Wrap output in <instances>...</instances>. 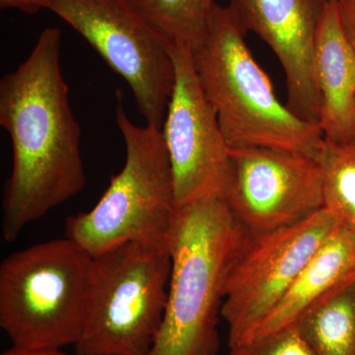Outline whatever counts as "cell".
<instances>
[{
    "label": "cell",
    "mask_w": 355,
    "mask_h": 355,
    "mask_svg": "<svg viewBox=\"0 0 355 355\" xmlns=\"http://www.w3.org/2000/svg\"><path fill=\"white\" fill-rule=\"evenodd\" d=\"M169 241L123 243L93 257L78 355H148L162 324Z\"/></svg>",
    "instance_id": "4"
},
{
    "label": "cell",
    "mask_w": 355,
    "mask_h": 355,
    "mask_svg": "<svg viewBox=\"0 0 355 355\" xmlns=\"http://www.w3.org/2000/svg\"><path fill=\"white\" fill-rule=\"evenodd\" d=\"M354 282L355 230L340 223L308 261L286 295L241 342L292 328Z\"/></svg>",
    "instance_id": "12"
},
{
    "label": "cell",
    "mask_w": 355,
    "mask_h": 355,
    "mask_svg": "<svg viewBox=\"0 0 355 355\" xmlns=\"http://www.w3.org/2000/svg\"><path fill=\"white\" fill-rule=\"evenodd\" d=\"M48 0H0V7L2 9H18L22 12L34 14L41 9H46Z\"/></svg>",
    "instance_id": "19"
},
{
    "label": "cell",
    "mask_w": 355,
    "mask_h": 355,
    "mask_svg": "<svg viewBox=\"0 0 355 355\" xmlns=\"http://www.w3.org/2000/svg\"><path fill=\"white\" fill-rule=\"evenodd\" d=\"M248 231L223 198L178 207L162 324L148 355H217L229 268Z\"/></svg>",
    "instance_id": "2"
},
{
    "label": "cell",
    "mask_w": 355,
    "mask_h": 355,
    "mask_svg": "<svg viewBox=\"0 0 355 355\" xmlns=\"http://www.w3.org/2000/svg\"><path fill=\"white\" fill-rule=\"evenodd\" d=\"M175 83L161 132L171 164L177 207L223 198L229 146L200 85L190 49L172 44Z\"/></svg>",
    "instance_id": "10"
},
{
    "label": "cell",
    "mask_w": 355,
    "mask_h": 355,
    "mask_svg": "<svg viewBox=\"0 0 355 355\" xmlns=\"http://www.w3.org/2000/svg\"><path fill=\"white\" fill-rule=\"evenodd\" d=\"M294 327L314 355H355V282Z\"/></svg>",
    "instance_id": "14"
},
{
    "label": "cell",
    "mask_w": 355,
    "mask_h": 355,
    "mask_svg": "<svg viewBox=\"0 0 355 355\" xmlns=\"http://www.w3.org/2000/svg\"><path fill=\"white\" fill-rule=\"evenodd\" d=\"M116 121L125 140V166L97 205L69 217L65 237L90 256L130 241H169L177 214L174 181L161 130L139 127L123 104Z\"/></svg>",
    "instance_id": "6"
},
{
    "label": "cell",
    "mask_w": 355,
    "mask_h": 355,
    "mask_svg": "<svg viewBox=\"0 0 355 355\" xmlns=\"http://www.w3.org/2000/svg\"><path fill=\"white\" fill-rule=\"evenodd\" d=\"M172 44L193 50L205 38L216 0H125Z\"/></svg>",
    "instance_id": "15"
},
{
    "label": "cell",
    "mask_w": 355,
    "mask_h": 355,
    "mask_svg": "<svg viewBox=\"0 0 355 355\" xmlns=\"http://www.w3.org/2000/svg\"><path fill=\"white\" fill-rule=\"evenodd\" d=\"M1 355H78L65 354L62 349H23L11 347Z\"/></svg>",
    "instance_id": "20"
},
{
    "label": "cell",
    "mask_w": 355,
    "mask_h": 355,
    "mask_svg": "<svg viewBox=\"0 0 355 355\" xmlns=\"http://www.w3.org/2000/svg\"><path fill=\"white\" fill-rule=\"evenodd\" d=\"M319 127L324 141L355 139V53L343 31L336 0H328L318 27L314 55Z\"/></svg>",
    "instance_id": "13"
},
{
    "label": "cell",
    "mask_w": 355,
    "mask_h": 355,
    "mask_svg": "<svg viewBox=\"0 0 355 355\" xmlns=\"http://www.w3.org/2000/svg\"><path fill=\"white\" fill-rule=\"evenodd\" d=\"M326 142L323 169L324 207L355 230V139Z\"/></svg>",
    "instance_id": "16"
},
{
    "label": "cell",
    "mask_w": 355,
    "mask_h": 355,
    "mask_svg": "<svg viewBox=\"0 0 355 355\" xmlns=\"http://www.w3.org/2000/svg\"><path fill=\"white\" fill-rule=\"evenodd\" d=\"M345 36L355 53V0H336Z\"/></svg>",
    "instance_id": "18"
},
{
    "label": "cell",
    "mask_w": 355,
    "mask_h": 355,
    "mask_svg": "<svg viewBox=\"0 0 355 355\" xmlns=\"http://www.w3.org/2000/svg\"><path fill=\"white\" fill-rule=\"evenodd\" d=\"M340 224L323 207L291 225L248 232L224 287L221 317L228 324L229 345L245 340L265 319Z\"/></svg>",
    "instance_id": "8"
},
{
    "label": "cell",
    "mask_w": 355,
    "mask_h": 355,
    "mask_svg": "<svg viewBox=\"0 0 355 355\" xmlns=\"http://www.w3.org/2000/svg\"><path fill=\"white\" fill-rule=\"evenodd\" d=\"M228 8L245 31L254 32L279 58L286 77L287 108L319 125V90L315 44L328 0H228Z\"/></svg>",
    "instance_id": "11"
},
{
    "label": "cell",
    "mask_w": 355,
    "mask_h": 355,
    "mask_svg": "<svg viewBox=\"0 0 355 355\" xmlns=\"http://www.w3.org/2000/svg\"><path fill=\"white\" fill-rule=\"evenodd\" d=\"M132 89L146 125L161 130L175 83L172 43L125 0H48Z\"/></svg>",
    "instance_id": "7"
},
{
    "label": "cell",
    "mask_w": 355,
    "mask_h": 355,
    "mask_svg": "<svg viewBox=\"0 0 355 355\" xmlns=\"http://www.w3.org/2000/svg\"><path fill=\"white\" fill-rule=\"evenodd\" d=\"M245 35L228 6L216 2L207 35L191 50L198 80L229 147H268L320 160L326 144L321 128L279 101Z\"/></svg>",
    "instance_id": "3"
},
{
    "label": "cell",
    "mask_w": 355,
    "mask_h": 355,
    "mask_svg": "<svg viewBox=\"0 0 355 355\" xmlns=\"http://www.w3.org/2000/svg\"><path fill=\"white\" fill-rule=\"evenodd\" d=\"M223 198L249 233L291 225L324 207L321 162L268 147H229Z\"/></svg>",
    "instance_id": "9"
},
{
    "label": "cell",
    "mask_w": 355,
    "mask_h": 355,
    "mask_svg": "<svg viewBox=\"0 0 355 355\" xmlns=\"http://www.w3.org/2000/svg\"><path fill=\"white\" fill-rule=\"evenodd\" d=\"M228 355H314L296 327L229 345Z\"/></svg>",
    "instance_id": "17"
},
{
    "label": "cell",
    "mask_w": 355,
    "mask_h": 355,
    "mask_svg": "<svg viewBox=\"0 0 355 355\" xmlns=\"http://www.w3.org/2000/svg\"><path fill=\"white\" fill-rule=\"evenodd\" d=\"M93 257L76 242L40 243L0 265V327L13 347L62 349L83 328Z\"/></svg>",
    "instance_id": "5"
},
{
    "label": "cell",
    "mask_w": 355,
    "mask_h": 355,
    "mask_svg": "<svg viewBox=\"0 0 355 355\" xmlns=\"http://www.w3.org/2000/svg\"><path fill=\"white\" fill-rule=\"evenodd\" d=\"M62 39L58 28H46L29 57L0 81V125L13 153L2 202V237L8 243L86 184L80 125L60 64Z\"/></svg>",
    "instance_id": "1"
}]
</instances>
